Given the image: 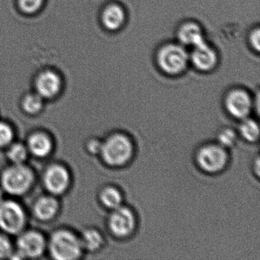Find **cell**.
<instances>
[{"instance_id": "obj_20", "label": "cell", "mask_w": 260, "mask_h": 260, "mask_svg": "<svg viewBox=\"0 0 260 260\" xmlns=\"http://www.w3.org/2000/svg\"><path fill=\"white\" fill-rule=\"evenodd\" d=\"M45 102L37 92H31L24 95L20 103V107L25 115L30 117L41 115L45 109Z\"/></svg>"}, {"instance_id": "obj_3", "label": "cell", "mask_w": 260, "mask_h": 260, "mask_svg": "<svg viewBox=\"0 0 260 260\" xmlns=\"http://www.w3.org/2000/svg\"><path fill=\"white\" fill-rule=\"evenodd\" d=\"M36 175L26 164H10L0 174V188L12 197L26 196L34 188Z\"/></svg>"}, {"instance_id": "obj_8", "label": "cell", "mask_w": 260, "mask_h": 260, "mask_svg": "<svg viewBox=\"0 0 260 260\" xmlns=\"http://www.w3.org/2000/svg\"><path fill=\"white\" fill-rule=\"evenodd\" d=\"M189 61V54L181 44L164 45L156 54V62L159 69L172 77L182 74L186 70Z\"/></svg>"}, {"instance_id": "obj_19", "label": "cell", "mask_w": 260, "mask_h": 260, "mask_svg": "<svg viewBox=\"0 0 260 260\" xmlns=\"http://www.w3.org/2000/svg\"><path fill=\"white\" fill-rule=\"evenodd\" d=\"M237 132L239 138H241L246 143L255 144L259 140V124L258 121L252 116L239 121Z\"/></svg>"}, {"instance_id": "obj_16", "label": "cell", "mask_w": 260, "mask_h": 260, "mask_svg": "<svg viewBox=\"0 0 260 260\" xmlns=\"http://www.w3.org/2000/svg\"><path fill=\"white\" fill-rule=\"evenodd\" d=\"M127 15L122 6L118 4H109L102 13V22L109 31H116L125 25Z\"/></svg>"}, {"instance_id": "obj_13", "label": "cell", "mask_w": 260, "mask_h": 260, "mask_svg": "<svg viewBox=\"0 0 260 260\" xmlns=\"http://www.w3.org/2000/svg\"><path fill=\"white\" fill-rule=\"evenodd\" d=\"M190 61L194 68L202 72H209L215 69L218 63L217 51L206 41L197 46L193 47L189 55Z\"/></svg>"}, {"instance_id": "obj_17", "label": "cell", "mask_w": 260, "mask_h": 260, "mask_svg": "<svg viewBox=\"0 0 260 260\" xmlns=\"http://www.w3.org/2000/svg\"><path fill=\"white\" fill-rule=\"evenodd\" d=\"M97 196L100 205L109 211L124 204V192L120 187L114 184H106L102 186Z\"/></svg>"}, {"instance_id": "obj_26", "label": "cell", "mask_w": 260, "mask_h": 260, "mask_svg": "<svg viewBox=\"0 0 260 260\" xmlns=\"http://www.w3.org/2000/svg\"><path fill=\"white\" fill-rule=\"evenodd\" d=\"M44 0H19V7L24 13L32 14L40 10Z\"/></svg>"}, {"instance_id": "obj_9", "label": "cell", "mask_w": 260, "mask_h": 260, "mask_svg": "<svg viewBox=\"0 0 260 260\" xmlns=\"http://www.w3.org/2000/svg\"><path fill=\"white\" fill-rule=\"evenodd\" d=\"M42 182L47 193L60 198L72 186V173L63 162H53L44 169Z\"/></svg>"}, {"instance_id": "obj_29", "label": "cell", "mask_w": 260, "mask_h": 260, "mask_svg": "<svg viewBox=\"0 0 260 260\" xmlns=\"http://www.w3.org/2000/svg\"><path fill=\"white\" fill-rule=\"evenodd\" d=\"M4 191H3L2 188H0V202L4 199Z\"/></svg>"}, {"instance_id": "obj_1", "label": "cell", "mask_w": 260, "mask_h": 260, "mask_svg": "<svg viewBox=\"0 0 260 260\" xmlns=\"http://www.w3.org/2000/svg\"><path fill=\"white\" fill-rule=\"evenodd\" d=\"M136 146L133 138L124 132H114L102 139L100 156L110 168L119 169L128 165L135 156Z\"/></svg>"}, {"instance_id": "obj_25", "label": "cell", "mask_w": 260, "mask_h": 260, "mask_svg": "<svg viewBox=\"0 0 260 260\" xmlns=\"http://www.w3.org/2000/svg\"><path fill=\"white\" fill-rule=\"evenodd\" d=\"M102 139L97 137H90L84 143V149L90 156H99L101 150Z\"/></svg>"}, {"instance_id": "obj_24", "label": "cell", "mask_w": 260, "mask_h": 260, "mask_svg": "<svg viewBox=\"0 0 260 260\" xmlns=\"http://www.w3.org/2000/svg\"><path fill=\"white\" fill-rule=\"evenodd\" d=\"M10 236L0 231V259L11 258L15 252V245Z\"/></svg>"}, {"instance_id": "obj_6", "label": "cell", "mask_w": 260, "mask_h": 260, "mask_svg": "<svg viewBox=\"0 0 260 260\" xmlns=\"http://www.w3.org/2000/svg\"><path fill=\"white\" fill-rule=\"evenodd\" d=\"M138 226L136 211L125 204L109 211L106 218V226L109 234L118 240H125L132 237Z\"/></svg>"}, {"instance_id": "obj_15", "label": "cell", "mask_w": 260, "mask_h": 260, "mask_svg": "<svg viewBox=\"0 0 260 260\" xmlns=\"http://www.w3.org/2000/svg\"><path fill=\"white\" fill-rule=\"evenodd\" d=\"M79 234L85 254L96 253L106 246V237L95 226H87Z\"/></svg>"}, {"instance_id": "obj_22", "label": "cell", "mask_w": 260, "mask_h": 260, "mask_svg": "<svg viewBox=\"0 0 260 260\" xmlns=\"http://www.w3.org/2000/svg\"><path fill=\"white\" fill-rule=\"evenodd\" d=\"M238 139L237 129L230 126L221 127L216 135V142L228 150L234 147L237 144Z\"/></svg>"}, {"instance_id": "obj_12", "label": "cell", "mask_w": 260, "mask_h": 260, "mask_svg": "<svg viewBox=\"0 0 260 260\" xmlns=\"http://www.w3.org/2000/svg\"><path fill=\"white\" fill-rule=\"evenodd\" d=\"M25 144L30 156L36 159L49 157L55 148V143L51 134L40 129L33 131L28 135Z\"/></svg>"}, {"instance_id": "obj_11", "label": "cell", "mask_w": 260, "mask_h": 260, "mask_svg": "<svg viewBox=\"0 0 260 260\" xmlns=\"http://www.w3.org/2000/svg\"><path fill=\"white\" fill-rule=\"evenodd\" d=\"M61 208L59 197L46 193L36 198L31 205V214L38 221L50 223L58 217Z\"/></svg>"}, {"instance_id": "obj_27", "label": "cell", "mask_w": 260, "mask_h": 260, "mask_svg": "<svg viewBox=\"0 0 260 260\" xmlns=\"http://www.w3.org/2000/svg\"><path fill=\"white\" fill-rule=\"evenodd\" d=\"M249 42L250 46L255 51H259L260 48V32L259 28H257L252 30L249 36Z\"/></svg>"}, {"instance_id": "obj_5", "label": "cell", "mask_w": 260, "mask_h": 260, "mask_svg": "<svg viewBox=\"0 0 260 260\" xmlns=\"http://www.w3.org/2000/svg\"><path fill=\"white\" fill-rule=\"evenodd\" d=\"M15 252L11 258L36 259L47 253L48 237L36 229H25L16 236Z\"/></svg>"}, {"instance_id": "obj_10", "label": "cell", "mask_w": 260, "mask_h": 260, "mask_svg": "<svg viewBox=\"0 0 260 260\" xmlns=\"http://www.w3.org/2000/svg\"><path fill=\"white\" fill-rule=\"evenodd\" d=\"M223 103L228 115L238 121L251 116L255 110L254 97L243 88L230 89L223 97Z\"/></svg>"}, {"instance_id": "obj_18", "label": "cell", "mask_w": 260, "mask_h": 260, "mask_svg": "<svg viewBox=\"0 0 260 260\" xmlns=\"http://www.w3.org/2000/svg\"><path fill=\"white\" fill-rule=\"evenodd\" d=\"M177 37L181 45L192 48L205 42L202 27L194 22L182 24L178 29Z\"/></svg>"}, {"instance_id": "obj_2", "label": "cell", "mask_w": 260, "mask_h": 260, "mask_svg": "<svg viewBox=\"0 0 260 260\" xmlns=\"http://www.w3.org/2000/svg\"><path fill=\"white\" fill-rule=\"evenodd\" d=\"M47 253L55 260H77L85 255L80 234L69 228L54 230L48 237Z\"/></svg>"}, {"instance_id": "obj_7", "label": "cell", "mask_w": 260, "mask_h": 260, "mask_svg": "<svg viewBox=\"0 0 260 260\" xmlns=\"http://www.w3.org/2000/svg\"><path fill=\"white\" fill-rule=\"evenodd\" d=\"M28 214L23 205L15 199L0 202V231L9 236H17L26 229Z\"/></svg>"}, {"instance_id": "obj_23", "label": "cell", "mask_w": 260, "mask_h": 260, "mask_svg": "<svg viewBox=\"0 0 260 260\" xmlns=\"http://www.w3.org/2000/svg\"><path fill=\"white\" fill-rule=\"evenodd\" d=\"M16 132L14 127L7 121L0 120V149H6L14 142Z\"/></svg>"}, {"instance_id": "obj_4", "label": "cell", "mask_w": 260, "mask_h": 260, "mask_svg": "<svg viewBox=\"0 0 260 260\" xmlns=\"http://www.w3.org/2000/svg\"><path fill=\"white\" fill-rule=\"evenodd\" d=\"M229 150L214 142L202 144L194 153V162L198 168L208 175L224 171L230 164Z\"/></svg>"}, {"instance_id": "obj_21", "label": "cell", "mask_w": 260, "mask_h": 260, "mask_svg": "<svg viewBox=\"0 0 260 260\" xmlns=\"http://www.w3.org/2000/svg\"><path fill=\"white\" fill-rule=\"evenodd\" d=\"M6 150V156L10 164H26L30 154L25 143L15 141Z\"/></svg>"}, {"instance_id": "obj_14", "label": "cell", "mask_w": 260, "mask_h": 260, "mask_svg": "<svg viewBox=\"0 0 260 260\" xmlns=\"http://www.w3.org/2000/svg\"><path fill=\"white\" fill-rule=\"evenodd\" d=\"M35 86L36 92L45 101L54 100L61 92V78L54 71H44L36 79Z\"/></svg>"}, {"instance_id": "obj_28", "label": "cell", "mask_w": 260, "mask_h": 260, "mask_svg": "<svg viewBox=\"0 0 260 260\" xmlns=\"http://www.w3.org/2000/svg\"><path fill=\"white\" fill-rule=\"evenodd\" d=\"M259 157L257 156V157L255 158V160L254 161L253 166H252V170H253L254 175L256 176L257 178H258V176H259Z\"/></svg>"}]
</instances>
